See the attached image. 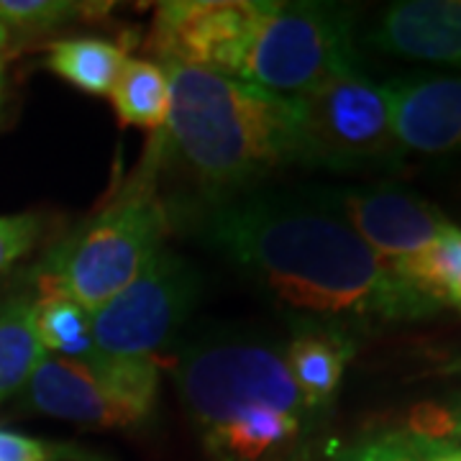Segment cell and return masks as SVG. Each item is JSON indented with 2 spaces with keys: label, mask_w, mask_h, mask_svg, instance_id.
I'll return each mask as SVG.
<instances>
[{
  "label": "cell",
  "mask_w": 461,
  "mask_h": 461,
  "mask_svg": "<svg viewBox=\"0 0 461 461\" xmlns=\"http://www.w3.org/2000/svg\"><path fill=\"white\" fill-rule=\"evenodd\" d=\"M205 236L303 329L418 318L438 308L344 221L329 198L247 195L215 203Z\"/></svg>",
  "instance_id": "obj_1"
},
{
  "label": "cell",
  "mask_w": 461,
  "mask_h": 461,
  "mask_svg": "<svg viewBox=\"0 0 461 461\" xmlns=\"http://www.w3.org/2000/svg\"><path fill=\"white\" fill-rule=\"evenodd\" d=\"M72 456V448L0 429V461H69Z\"/></svg>",
  "instance_id": "obj_22"
},
{
  "label": "cell",
  "mask_w": 461,
  "mask_h": 461,
  "mask_svg": "<svg viewBox=\"0 0 461 461\" xmlns=\"http://www.w3.org/2000/svg\"><path fill=\"white\" fill-rule=\"evenodd\" d=\"M198 293L195 269L165 249L129 287L90 313L98 351L95 372L105 366L159 364L162 346L187 321Z\"/></svg>",
  "instance_id": "obj_6"
},
{
  "label": "cell",
  "mask_w": 461,
  "mask_h": 461,
  "mask_svg": "<svg viewBox=\"0 0 461 461\" xmlns=\"http://www.w3.org/2000/svg\"><path fill=\"white\" fill-rule=\"evenodd\" d=\"M451 415V436H456L461 441V402L456 405V411L448 412Z\"/></svg>",
  "instance_id": "obj_24"
},
{
  "label": "cell",
  "mask_w": 461,
  "mask_h": 461,
  "mask_svg": "<svg viewBox=\"0 0 461 461\" xmlns=\"http://www.w3.org/2000/svg\"><path fill=\"white\" fill-rule=\"evenodd\" d=\"M354 354V344L339 330L303 329L285 346V359L297 390L315 412L329 408L336 395L346 364Z\"/></svg>",
  "instance_id": "obj_13"
},
{
  "label": "cell",
  "mask_w": 461,
  "mask_h": 461,
  "mask_svg": "<svg viewBox=\"0 0 461 461\" xmlns=\"http://www.w3.org/2000/svg\"><path fill=\"white\" fill-rule=\"evenodd\" d=\"M33 323V303H14L0 313V402L23 390L44 357Z\"/></svg>",
  "instance_id": "obj_17"
},
{
  "label": "cell",
  "mask_w": 461,
  "mask_h": 461,
  "mask_svg": "<svg viewBox=\"0 0 461 461\" xmlns=\"http://www.w3.org/2000/svg\"><path fill=\"white\" fill-rule=\"evenodd\" d=\"M300 105V165L364 169L393 165L402 157L384 87L372 83L362 67L330 77Z\"/></svg>",
  "instance_id": "obj_7"
},
{
  "label": "cell",
  "mask_w": 461,
  "mask_h": 461,
  "mask_svg": "<svg viewBox=\"0 0 461 461\" xmlns=\"http://www.w3.org/2000/svg\"><path fill=\"white\" fill-rule=\"evenodd\" d=\"M382 87L402 151L448 154L461 149V75H408Z\"/></svg>",
  "instance_id": "obj_11"
},
{
  "label": "cell",
  "mask_w": 461,
  "mask_h": 461,
  "mask_svg": "<svg viewBox=\"0 0 461 461\" xmlns=\"http://www.w3.org/2000/svg\"><path fill=\"white\" fill-rule=\"evenodd\" d=\"M359 67L354 16L336 3H267L239 67V80L303 100L330 77Z\"/></svg>",
  "instance_id": "obj_5"
},
{
  "label": "cell",
  "mask_w": 461,
  "mask_h": 461,
  "mask_svg": "<svg viewBox=\"0 0 461 461\" xmlns=\"http://www.w3.org/2000/svg\"><path fill=\"white\" fill-rule=\"evenodd\" d=\"M330 203L384 262L397 264L438 241L454 223L426 200L393 187L333 193Z\"/></svg>",
  "instance_id": "obj_10"
},
{
  "label": "cell",
  "mask_w": 461,
  "mask_h": 461,
  "mask_svg": "<svg viewBox=\"0 0 461 461\" xmlns=\"http://www.w3.org/2000/svg\"><path fill=\"white\" fill-rule=\"evenodd\" d=\"M33 323L39 341L51 357L98 366L93 341V315L67 297H39L33 303Z\"/></svg>",
  "instance_id": "obj_16"
},
{
  "label": "cell",
  "mask_w": 461,
  "mask_h": 461,
  "mask_svg": "<svg viewBox=\"0 0 461 461\" xmlns=\"http://www.w3.org/2000/svg\"><path fill=\"white\" fill-rule=\"evenodd\" d=\"M41 223L36 215H0V272L21 259L26 251H32L39 241Z\"/></svg>",
  "instance_id": "obj_21"
},
{
  "label": "cell",
  "mask_w": 461,
  "mask_h": 461,
  "mask_svg": "<svg viewBox=\"0 0 461 461\" xmlns=\"http://www.w3.org/2000/svg\"><path fill=\"white\" fill-rule=\"evenodd\" d=\"M429 461H461V448H454V446L438 444L430 448Z\"/></svg>",
  "instance_id": "obj_23"
},
{
  "label": "cell",
  "mask_w": 461,
  "mask_h": 461,
  "mask_svg": "<svg viewBox=\"0 0 461 461\" xmlns=\"http://www.w3.org/2000/svg\"><path fill=\"white\" fill-rule=\"evenodd\" d=\"M123 62L126 54L121 44L95 36L57 41L47 54L51 72L87 95H111Z\"/></svg>",
  "instance_id": "obj_15"
},
{
  "label": "cell",
  "mask_w": 461,
  "mask_h": 461,
  "mask_svg": "<svg viewBox=\"0 0 461 461\" xmlns=\"http://www.w3.org/2000/svg\"><path fill=\"white\" fill-rule=\"evenodd\" d=\"M393 269L433 303H451L461 290V229L451 226L426 251L393 264Z\"/></svg>",
  "instance_id": "obj_18"
},
{
  "label": "cell",
  "mask_w": 461,
  "mask_h": 461,
  "mask_svg": "<svg viewBox=\"0 0 461 461\" xmlns=\"http://www.w3.org/2000/svg\"><path fill=\"white\" fill-rule=\"evenodd\" d=\"M162 67L169 77L162 154L205 193L229 200L280 167L300 165V100L200 67Z\"/></svg>",
  "instance_id": "obj_3"
},
{
  "label": "cell",
  "mask_w": 461,
  "mask_h": 461,
  "mask_svg": "<svg viewBox=\"0 0 461 461\" xmlns=\"http://www.w3.org/2000/svg\"><path fill=\"white\" fill-rule=\"evenodd\" d=\"M111 100L123 126H139L147 131L165 129L169 113V77L165 67L151 59H126L111 90Z\"/></svg>",
  "instance_id": "obj_14"
},
{
  "label": "cell",
  "mask_w": 461,
  "mask_h": 461,
  "mask_svg": "<svg viewBox=\"0 0 461 461\" xmlns=\"http://www.w3.org/2000/svg\"><path fill=\"white\" fill-rule=\"evenodd\" d=\"M175 382L215 461H303L315 411L285 348L254 330H213L182 348Z\"/></svg>",
  "instance_id": "obj_2"
},
{
  "label": "cell",
  "mask_w": 461,
  "mask_h": 461,
  "mask_svg": "<svg viewBox=\"0 0 461 461\" xmlns=\"http://www.w3.org/2000/svg\"><path fill=\"white\" fill-rule=\"evenodd\" d=\"M267 3L182 0L157 5L149 47L162 65H190L236 77Z\"/></svg>",
  "instance_id": "obj_9"
},
{
  "label": "cell",
  "mask_w": 461,
  "mask_h": 461,
  "mask_svg": "<svg viewBox=\"0 0 461 461\" xmlns=\"http://www.w3.org/2000/svg\"><path fill=\"white\" fill-rule=\"evenodd\" d=\"M369 41L387 54L461 67V0L393 3Z\"/></svg>",
  "instance_id": "obj_12"
},
{
  "label": "cell",
  "mask_w": 461,
  "mask_h": 461,
  "mask_svg": "<svg viewBox=\"0 0 461 461\" xmlns=\"http://www.w3.org/2000/svg\"><path fill=\"white\" fill-rule=\"evenodd\" d=\"M154 157L83 229L67 236L36 269L41 297H67L95 313L165 251L169 213L154 190Z\"/></svg>",
  "instance_id": "obj_4"
},
{
  "label": "cell",
  "mask_w": 461,
  "mask_h": 461,
  "mask_svg": "<svg viewBox=\"0 0 461 461\" xmlns=\"http://www.w3.org/2000/svg\"><path fill=\"white\" fill-rule=\"evenodd\" d=\"M438 441L420 436H379L372 441L348 448L339 461H429V454Z\"/></svg>",
  "instance_id": "obj_20"
},
{
  "label": "cell",
  "mask_w": 461,
  "mask_h": 461,
  "mask_svg": "<svg viewBox=\"0 0 461 461\" xmlns=\"http://www.w3.org/2000/svg\"><path fill=\"white\" fill-rule=\"evenodd\" d=\"M451 305H456V308H461V290L456 293V295L451 297Z\"/></svg>",
  "instance_id": "obj_26"
},
{
  "label": "cell",
  "mask_w": 461,
  "mask_h": 461,
  "mask_svg": "<svg viewBox=\"0 0 461 461\" xmlns=\"http://www.w3.org/2000/svg\"><path fill=\"white\" fill-rule=\"evenodd\" d=\"M159 393V364L108 366L44 354L21 397L36 412L80 423L87 429H129L144 423Z\"/></svg>",
  "instance_id": "obj_8"
},
{
  "label": "cell",
  "mask_w": 461,
  "mask_h": 461,
  "mask_svg": "<svg viewBox=\"0 0 461 461\" xmlns=\"http://www.w3.org/2000/svg\"><path fill=\"white\" fill-rule=\"evenodd\" d=\"M83 3L62 0H0V26L16 32H50L77 16H87Z\"/></svg>",
  "instance_id": "obj_19"
},
{
  "label": "cell",
  "mask_w": 461,
  "mask_h": 461,
  "mask_svg": "<svg viewBox=\"0 0 461 461\" xmlns=\"http://www.w3.org/2000/svg\"><path fill=\"white\" fill-rule=\"evenodd\" d=\"M5 39H8V32L0 26V93H3V47H5Z\"/></svg>",
  "instance_id": "obj_25"
}]
</instances>
